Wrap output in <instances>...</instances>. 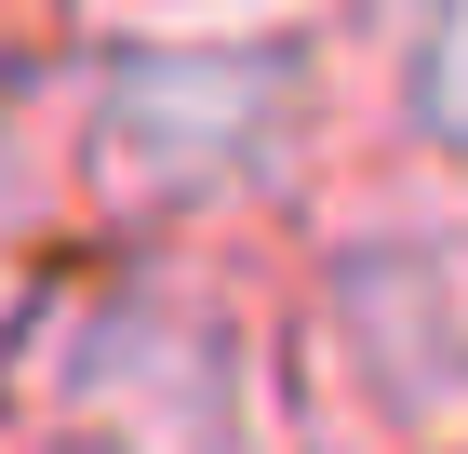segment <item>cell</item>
<instances>
[{
  "instance_id": "8992f818",
  "label": "cell",
  "mask_w": 468,
  "mask_h": 454,
  "mask_svg": "<svg viewBox=\"0 0 468 454\" xmlns=\"http://www.w3.org/2000/svg\"><path fill=\"white\" fill-rule=\"evenodd\" d=\"M14 227H27V174L0 161V254H14Z\"/></svg>"
},
{
  "instance_id": "7a4b0ae2",
  "label": "cell",
  "mask_w": 468,
  "mask_h": 454,
  "mask_svg": "<svg viewBox=\"0 0 468 454\" xmlns=\"http://www.w3.org/2000/svg\"><path fill=\"white\" fill-rule=\"evenodd\" d=\"M40 428L68 454H282L254 321L201 280H121L54 334Z\"/></svg>"
},
{
  "instance_id": "52a82bcc",
  "label": "cell",
  "mask_w": 468,
  "mask_h": 454,
  "mask_svg": "<svg viewBox=\"0 0 468 454\" xmlns=\"http://www.w3.org/2000/svg\"><path fill=\"white\" fill-rule=\"evenodd\" d=\"M441 454H468V441H441Z\"/></svg>"
},
{
  "instance_id": "3957f363",
  "label": "cell",
  "mask_w": 468,
  "mask_h": 454,
  "mask_svg": "<svg viewBox=\"0 0 468 454\" xmlns=\"http://www.w3.org/2000/svg\"><path fill=\"white\" fill-rule=\"evenodd\" d=\"M322 387L375 441L468 428V214H375L322 268Z\"/></svg>"
},
{
  "instance_id": "277c9868",
  "label": "cell",
  "mask_w": 468,
  "mask_h": 454,
  "mask_svg": "<svg viewBox=\"0 0 468 454\" xmlns=\"http://www.w3.org/2000/svg\"><path fill=\"white\" fill-rule=\"evenodd\" d=\"M388 94H401V134L468 174V0H415V14H401Z\"/></svg>"
},
{
  "instance_id": "6da1fadb",
  "label": "cell",
  "mask_w": 468,
  "mask_h": 454,
  "mask_svg": "<svg viewBox=\"0 0 468 454\" xmlns=\"http://www.w3.org/2000/svg\"><path fill=\"white\" fill-rule=\"evenodd\" d=\"M322 54L282 14H201V27L121 40L94 94V187L134 214H228L308 161L322 134Z\"/></svg>"
},
{
  "instance_id": "5b68a950",
  "label": "cell",
  "mask_w": 468,
  "mask_h": 454,
  "mask_svg": "<svg viewBox=\"0 0 468 454\" xmlns=\"http://www.w3.org/2000/svg\"><path fill=\"white\" fill-rule=\"evenodd\" d=\"M147 27H201V14H294V0H134Z\"/></svg>"
}]
</instances>
